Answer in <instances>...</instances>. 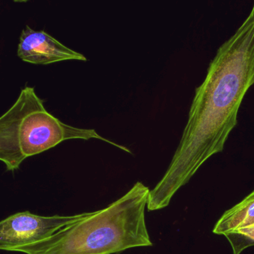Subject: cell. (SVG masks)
Segmentation results:
<instances>
[{
  "label": "cell",
  "mask_w": 254,
  "mask_h": 254,
  "mask_svg": "<svg viewBox=\"0 0 254 254\" xmlns=\"http://www.w3.org/2000/svg\"><path fill=\"white\" fill-rule=\"evenodd\" d=\"M254 85V3L248 17L216 52L195 89L179 146L148 197L147 210L165 208L200 167L224 150L242 102Z\"/></svg>",
  "instance_id": "1"
},
{
  "label": "cell",
  "mask_w": 254,
  "mask_h": 254,
  "mask_svg": "<svg viewBox=\"0 0 254 254\" xmlns=\"http://www.w3.org/2000/svg\"><path fill=\"white\" fill-rule=\"evenodd\" d=\"M150 189L141 182L102 210L64 227L49 238L12 248L25 254H116L134 248L150 247L146 224Z\"/></svg>",
  "instance_id": "2"
},
{
  "label": "cell",
  "mask_w": 254,
  "mask_h": 254,
  "mask_svg": "<svg viewBox=\"0 0 254 254\" xmlns=\"http://www.w3.org/2000/svg\"><path fill=\"white\" fill-rule=\"evenodd\" d=\"M74 139H97L131 153L95 129L76 128L61 122L47 111L35 88L28 85L21 89L11 107L0 116V161L7 171L19 169L27 158Z\"/></svg>",
  "instance_id": "3"
},
{
  "label": "cell",
  "mask_w": 254,
  "mask_h": 254,
  "mask_svg": "<svg viewBox=\"0 0 254 254\" xmlns=\"http://www.w3.org/2000/svg\"><path fill=\"white\" fill-rule=\"evenodd\" d=\"M89 213L69 216H41L30 212L12 215L0 222V251L37 243L64 227L86 217Z\"/></svg>",
  "instance_id": "4"
},
{
  "label": "cell",
  "mask_w": 254,
  "mask_h": 254,
  "mask_svg": "<svg viewBox=\"0 0 254 254\" xmlns=\"http://www.w3.org/2000/svg\"><path fill=\"white\" fill-rule=\"evenodd\" d=\"M17 56L25 62L37 65L87 60L84 55L67 47L46 31L32 29L28 25L21 32Z\"/></svg>",
  "instance_id": "5"
},
{
  "label": "cell",
  "mask_w": 254,
  "mask_h": 254,
  "mask_svg": "<svg viewBox=\"0 0 254 254\" xmlns=\"http://www.w3.org/2000/svg\"><path fill=\"white\" fill-rule=\"evenodd\" d=\"M254 224V190L241 202L222 215L215 225L213 232L218 235H224Z\"/></svg>",
  "instance_id": "6"
},
{
  "label": "cell",
  "mask_w": 254,
  "mask_h": 254,
  "mask_svg": "<svg viewBox=\"0 0 254 254\" xmlns=\"http://www.w3.org/2000/svg\"><path fill=\"white\" fill-rule=\"evenodd\" d=\"M233 249L234 254H241L248 248L254 246V224L237 231L224 234Z\"/></svg>",
  "instance_id": "7"
}]
</instances>
